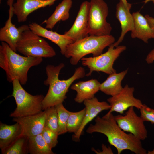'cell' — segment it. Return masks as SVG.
<instances>
[{"label":"cell","mask_w":154,"mask_h":154,"mask_svg":"<svg viewBox=\"0 0 154 154\" xmlns=\"http://www.w3.org/2000/svg\"><path fill=\"white\" fill-rule=\"evenodd\" d=\"M94 124H90L86 130L91 134L94 132L105 135L110 145L115 147L118 154L124 150H129L136 154H146L141 140L131 133L127 134L118 126L112 113L102 117L97 116Z\"/></svg>","instance_id":"cell-1"},{"label":"cell","mask_w":154,"mask_h":154,"mask_svg":"<svg viewBox=\"0 0 154 154\" xmlns=\"http://www.w3.org/2000/svg\"><path fill=\"white\" fill-rule=\"evenodd\" d=\"M65 66L64 63H61L56 66L48 65L46 68L47 77L44 84L48 86L49 88L42 101L43 110L62 103L66 98V93L72 83L86 75L84 68L80 66L76 68L73 74L69 78L60 80V72Z\"/></svg>","instance_id":"cell-2"},{"label":"cell","mask_w":154,"mask_h":154,"mask_svg":"<svg viewBox=\"0 0 154 154\" xmlns=\"http://www.w3.org/2000/svg\"><path fill=\"white\" fill-rule=\"evenodd\" d=\"M42 58L23 56L13 51L6 42L0 45V67L6 73L7 80L17 79L22 85L26 84L27 74L32 67L40 64Z\"/></svg>","instance_id":"cell-3"},{"label":"cell","mask_w":154,"mask_h":154,"mask_svg":"<svg viewBox=\"0 0 154 154\" xmlns=\"http://www.w3.org/2000/svg\"><path fill=\"white\" fill-rule=\"evenodd\" d=\"M114 37L110 35L102 36L89 35L67 46L65 57L70 58V62L73 65H77L85 56L92 54L96 56L102 53L104 49L114 43Z\"/></svg>","instance_id":"cell-4"},{"label":"cell","mask_w":154,"mask_h":154,"mask_svg":"<svg viewBox=\"0 0 154 154\" xmlns=\"http://www.w3.org/2000/svg\"><path fill=\"white\" fill-rule=\"evenodd\" d=\"M13 91L11 96L15 98L16 108L10 116L21 117L37 114L42 111V101L44 96L42 94L32 95L27 92L17 79L12 82Z\"/></svg>","instance_id":"cell-5"},{"label":"cell","mask_w":154,"mask_h":154,"mask_svg":"<svg viewBox=\"0 0 154 154\" xmlns=\"http://www.w3.org/2000/svg\"><path fill=\"white\" fill-rule=\"evenodd\" d=\"M16 50L27 56L47 58L56 55L54 49L44 38L29 29L21 34L17 44Z\"/></svg>","instance_id":"cell-6"},{"label":"cell","mask_w":154,"mask_h":154,"mask_svg":"<svg viewBox=\"0 0 154 154\" xmlns=\"http://www.w3.org/2000/svg\"><path fill=\"white\" fill-rule=\"evenodd\" d=\"M105 53L96 56L82 58L81 60L84 66L88 68L89 72L86 76H90L94 71L101 72L109 75L116 72L113 67L114 62L126 49L124 45L118 46L114 48L112 44Z\"/></svg>","instance_id":"cell-7"},{"label":"cell","mask_w":154,"mask_h":154,"mask_svg":"<svg viewBox=\"0 0 154 154\" xmlns=\"http://www.w3.org/2000/svg\"><path fill=\"white\" fill-rule=\"evenodd\" d=\"M88 20L89 35H110L112 28L106 21L108 9L104 0H90Z\"/></svg>","instance_id":"cell-8"},{"label":"cell","mask_w":154,"mask_h":154,"mask_svg":"<svg viewBox=\"0 0 154 154\" xmlns=\"http://www.w3.org/2000/svg\"><path fill=\"white\" fill-rule=\"evenodd\" d=\"M114 117L118 125L124 131L132 134L141 141L147 137L144 121L136 113L134 107L129 108L124 116L120 114Z\"/></svg>","instance_id":"cell-9"},{"label":"cell","mask_w":154,"mask_h":154,"mask_svg":"<svg viewBox=\"0 0 154 154\" xmlns=\"http://www.w3.org/2000/svg\"><path fill=\"white\" fill-rule=\"evenodd\" d=\"M135 88L127 84L121 91L117 94L107 99L111 108L107 114L115 112L122 114L131 107L140 109L143 105L141 101L133 96Z\"/></svg>","instance_id":"cell-10"},{"label":"cell","mask_w":154,"mask_h":154,"mask_svg":"<svg viewBox=\"0 0 154 154\" xmlns=\"http://www.w3.org/2000/svg\"><path fill=\"white\" fill-rule=\"evenodd\" d=\"M14 0H8L9 6V16L5 25L0 29V41L7 43L14 51L17 52V44L23 32L29 29V25H23L18 28L13 24L11 19L14 14L13 4Z\"/></svg>","instance_id":"cell-11"},{"label":"cell","mask_w":154,"mask_h":154,"mask_svg":"<svg viewBox=\"0 0 154 154\" xmlns=\"http://www.w3.org/2000/svg\"><path fill=\"white\" fill-rule=\"evenodd\" d=\"M90 7V1H85L82 3L73 25L64 33L69 37L74 42L89 35L88 20Z\"/></svg>","instance_id":"cell-12"},{"label":"cell","mask_w":154,"mask_h":154,"mask_svg":"<svg viewBox=\"0 0 154 154\" xmlns=\"http://www.w3.org/2000/svg\"><path fill=\"white\" fill-rule=\"evenodd\" d=\"M46 110L38 114L21 117H14L13 121L19 124L22 135L28 137L40 134L44 127Z\"/></svg>","instance_id":"cell-13"},{"label":"cell","mask_w":154,"mask_h":154,"mask_svg":"<svg viewBox=\"0 0 154 154\" xmlns=\"http://www.w3.org/2000/svg\"><path fill=\"white\" fill-rule=\"evenodd\" d=\"M56 0H17L13 4V13L16 16L19 23L24 22L32 12L39 8L51 6Z\"/></svg>","instance_id":"cell-14"},{"label":"cell","mask_w":154,"mask_h":154,"mask_svg":"<svg viewBox=\"0 0 154 154\" xmlns=\"http://www.w3.org/2000/svg\"><path fill=\"white\" fill-rule=\"evenodd\" d=\"M86 112L82 124L78 131L73 136L74 140L78 141L85 126L102 111L110 110L111 106L106 101L100 102L96 97L86 100L83 102Z\"/></svg>","instance_id":"cell-15"},{"label":"cell","mask_w":154,"mask_h":154,"mask_svg":"<svg viewBox=\"0 0 154 154\" xmlns=\"http://www.w3.org/2000/svg\"><path fill=\"white\" fill-rule=\"evenodd\" d=\"M29 29L38 36L46 38L56 44L59 48L61 54L64 55L67 46L74 42L64 34H59L56 32L49 30L35 22L29 25Z\"/></svg>","instance_id":"cell-16"},{"label":"cell","mask_w":154,"mask_h":154,"mask_svg":"<svg viewBox=\"0 0 154 154\" xmlns=\"http://www.w3.org/2000/svg\"><path fill=\"white\" fill-rule=\"evenodd\" d=\"M116 16L120 23L121 31L118 40L112 44L114 47L118 46L122 41L127 32L133 30L134 25L133 16L130 10L120 0L116 5Z\"/></svg>","instance_id":"cell-17"},{"label":"cell","mask_w":154,"mask_h":154,"mask_svg":"<svg viewBox=\"0 0 154 154\" xmlns=\"http://www.w3.org/2000/svg\"><path fill=\"white\" fill-rule=\"evenodd\" d=\"M100 84L97 80L91 79L86 81H80L72 84L71 89L76 92L75 101L81 103L86 100L94 98L95 94L100 90Z\"/></svg>","instance_id":"cell-18"},{"label":"cell","mask_w":154,"mask_h":154,"mask_svg":"<svg viewBox=\"0 0 154 154\" xmlns=\"http://www.w3.org/2000/svg\"><path fill=\"white\" fill-rule=\"evenodd\" d=\"M134 20V28L131 31L132 38H137L146 43L150 39H154V31L149 24L147 19L139 11L132 14Z\"/></svg>","instance_id":"cell-19"},{"label":"cell","mask_w":154,"mask_h":154,"mask_svg":"<svg viewBox=\"0 0 154 154\" xmlns=\"http://www.w3.org/2000/svg\"><path fill=\"white\" fill-rule=\"evenodd\" d=\"M22 135L21 126L18 123L9 125L1 122L0 148L1 151L4 150Z\"/></svg>","instance_id":"cell-20"},{"label":"cell","mask_w":154,"mask_h":154,"mask_svg":"<svg viewBox=\"0 0 154 154\" xmlns=\"http://www.w3.org/2000/svg\"><path fill=\"white\" fill-rule=\"evenodd\" d=\"M128 71L127 69L119 73L116 72L109 74L106 79L101 83L100 90L105 94L111 96L119 93L123 88L121 82Z\"/></svg>","instance_id":"cell-21"},{"label":"cell","mask_w":154,"mask_h":154,"mask_svg":"<svg viewBox=\"0 0 154 154\" xmlns=\"http://www.w3.org/2000/svg\"><path fill=\"white\" fill-rule=\"evenodd\" d=\"M72 4V0H62L56 6L51 15L43 22V23L46 24L45 28L52 29L59 21L68 20L69 17V11Z\"/></svg>","instance_id":"cell-22"},{"label":"cell","mask_w":154,"mask_h":154,"mask_svg":"<svg viewBox=\"0 0 154 154\" xmlns=\"http://www.w3.org/2000/svg\"><path fill=\"white\" fill-rule=\"evenodd\" d=\"M28 152L31 154H54L41 133L28 137Z\"/></svg>","instance_id":"cell-23"},{"label":"cell","mask_w":154,"mask_h":154,"mask_svg":"<svg viewBox=\"0 0 154 154\" xmlns=\"http://www.w3.org/2000/svg\"><path fill=\"white\" fill-rule=\"evenodd\" d=\"M86 110L85 108L78 112H70L67 124V132L75 134L78 132L83 122Z\"/></svg>","instance_id":"cell-24"},{"label":"cell","mask_w":154,"mask_h":154,"mask_svg":"<svg viewBox=\"0 0 154 154\" xmlns=\"http://www.w3.org/2000/svg\"><path fill=\"white\" fill-rule=\"evenodd\" d=\"M28 137L22 135L11 145L1 151L3 154H25L27 153Z\"/></svg>","instance_id":"cell-25"},{"label":"cell","mask_w":154,"mask_h":154,"mask_svg":"<svg viewBox=\"0 0 154 154\" xmlns=\"http://www.w3.org/2000/svg\"><path fill=\"white\" fill-rule=\"evenodd\" d=\"M55 107L58 115V134L59 135L67 132V124L70 111L67 110L62 103L58 104Z\"/></svg>","instance_id":"cell-26"},{"label":"cell","mask_w":154,"mask_h":154,"mask_svg":"<svg viewBox=\"0 0 154 154\" xmlns=\"http://www.w3.org/2000/svg\"><path fill=\"white\" fill-rule=\"evenodd\" d=\"M45 110L46 111V117L44 127L58 133V115L55 106L51 107Z\"/></svg>","instance_id":"cell-27"},{"label":"cell","mask_w":154,"mask_h":154,"mask_svg":"<svg viewBox=\"0 0 154 154\" xmlns=\"http://www.w3.org/2000/svg\"><path fill=\"white\" fill-rule=\"evenodd\" d=\"M42 135L46 144L51 149L54 147L58 143V133L44 127Z\"/></svg>","instance_id":"cell-28"},{"label":"cell","mask_w":154,"mask_h":154,"mask_svg":"<svg viewBox=\"0 0 154 154\" xmlns=\"http://www.w3.org/2000/svg\"><path fill=\"white\" fill-rule=\"evenodd\" d=\"M140 117L143 121L150 122L154 124V109L151 108L145 104H143L139 109Z\"/></svg>","instance_id":"cell-29"},{"label":"cell","mask_w":154,"mask_h":154,"mask_svg":"<svg viewBox=\"0 0 154 154\" xmlns=\"http://www.w3.org/2000/svg\"><path fill=\"white\" fill-rule=\"evenodd\" d=\"M102 151H98L96 150L93 148H92V150L96 153L98 154H113V152L110 147H107L104 144H102Z\"/></svg>","instance_id":"cell-30"},{"label":"cell","mask_w":154,"mask_h":154,"mask_svg":"<svg viewBox=\"0 0 154 154\" xmlns=\"http://www.w3.org/2000/svg\"><path fill=\"white\" fill-rule=\"evenodd\" d=\"M145 60L148 64H151L154 62V48L148 54L145 59Z\"/></svg>","instance_id":"cell-31"},{"label":"cell","mask_w":154,"mask_h":154,"mask_svg":"<svg viewBox=\"0 0 154 154\" xmlns=\"http://www.w3.org/2000/svg\"><path fill=\"white\" fill-rule=\"evenodd\" d=\"M145 17L147 19L149 24L154 31V18L149 15H146Z\"/></svg>","instance_id":"cell-32"},{"label":"cell","mask_w":154,"mask_h":154,"mask_svg":"<svg viewBox=\"0 0 154 154\" xmlns=\"http://www.w3.org/2000/svg\"><path fill=\"white\" fill-rule=\"evenodd\" d=\"M126 6V7L129 9L130 10L131 9L132 4L128 3L127 0H120Z\"/></svg>","instance_id":"cell-33"},{"label":"cell","mask_w":154,"mask_h":154,"mask_svg":"<svg viewBox=\"0 0 154 154\" xmlns=\"http://www.w3.org/2000/svg\"><path fill=\"white\" fill-rule=\"evenodd\" d=\"M151 1L154 4V0H145L143 1L144 4H146L147 3Z\"/></svg>","instance_id":"cell-34"},{"label":"cell","mask_w":154,"mask_h":154,"mask_svg":"<svg viewBox=\"0 0 154 154\" xmlns=\"http://www.w3.org/2000/svg\"><path fill=\"white\" fill-rule=\"evenodd\" d=\"M148 154H154V149L151 151H148Z\"/></svg>","instance_id":"cell-35"},{"label":"cell","mask_w":154,"mask_h":154,"mask_svg":"<svg viewBox=\"0 0 154 154\" xmlns=\"http://www.w3.org/2000/svg\"><path fill=\"white\" fill-rule=\"evenodd\" d=\"M40 0L43 1H49L50 0Z\"/></svg>","instance_id":"cell-36"},{"label":"cell","mask_w":154,"mask_h":154,"mask_svg":"<svg viewBox=\"0 0 154 154\" xmlns=\"http://www.w3.org/2000/svg\"><path fill=\"white\" fill-rule=\"evenodd\" d=\"M0 1H1V0H0Z\"/></svg>","instance_id":"cell-37"}]
</instances>
